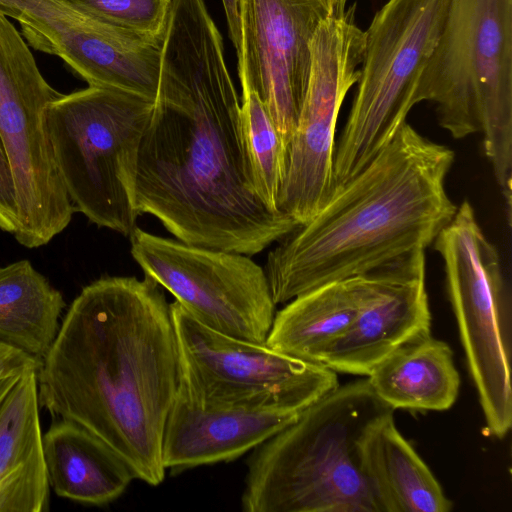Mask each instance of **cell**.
Wrapping results in <instances>:
<instances>
[{
    "label": "cell",
    "instance_id": "1",
    "mask_svg": "<svg viewBox=\"0 0 512 512\" xmlns=\"http://www.w3.org/2000/svg\"><path fill=\"white\" fill-rule=\"evenodd\" d=\"M134 197L139 214L157 218L176 239L248 256L298 226L254 190L241 105L204 0H171Z\"/></svg>",
    "mask_w": 512,
    "mask_h": 512
},
{
    "label": "cell",
    "instance_id": "2",
    "mask_svg": "<svg viewBox=\"0 0 512 512\" xmlns=\"http://www.w3.org/2000/svg\"><path fill=\"white\" fill-rule=\"evenodd\" d=\"M41 407L110 445L136 479H165L162 439L180 354L170 304L145 276L102 277L69 306L37 369Z\"/></svg>",
    "mask_w": 512,
    "mask_h": 512
},
{
    "label": "cell",
    "instance_id": "3",
    "mask_svg": "<svg viewBox=\"0 0 512 512\" xmlns=\"http://www.w3.org/2000/svg\"><path fill=\"white\" fill-rule=\"evenodd\" d=\"M454 159L449 147L405 123L268 254L264 271L274 303L426 250L457 210L445 187Z\"/></svg>",
    "mask_w": 512,
    "mask_h": 512
},
{
    "label": "cell",
    "instance_id": "4",
    "mask_svg": "<svg viewBox=\"0 0 512 512\" xmlns=\"http://www.w3.org/2000/svg\"><path fill=\"white\" fill-rule=\"evenodd\" d=\"M393 412L366 378L334 390L252 450L241 496L245 512H378L358 443Z\"/></svg>",
    "mask_w": 512,
    "mask_h": 512
},
{
    "label": "cell",
    "instance_id": "5",
    "mask_svg": "<svg viewBox=\"0 0 512 512\" xmlns=\"http://www.w3.org/2000/svg\"><path fill=\"white\" fill-rule=\"evenodd\" d=\"M418 103L435 104L455 139L482 133L507 207L512 179V0H449L423 71Z\"/></svg>",
    "mask_w": 512,
    "mask_h": 512
},
{
    "label": "cell",
    "instance_id": "6",
    "mask_svg": "<svg viewBox=\"0 0 512 512\" xmlns=\"http://www.w3.org/2000/svg\"><path fill=\"white\" fill-rule=\"evenodd\" d=\"M154 101L88 86L44 111L56 167L75 209L98 227L129 236L140 215L134 183L139 146Z\"/></svg>",
    "mask_w": 512,
    "mask_h": 512
},
{
    "label": "cell",
    "instance_id": "7",
    "mask_svg": "<svg viewBox=\"0 0 512 512\" xmlns=\"http://www.w3.org/2000/svg\"><path fill=\"white\" fill-rule=\"evenodd\" d=\"M449 0H388L365 31L357 89L335 142L334 191L392 140L414 105Z\"/></svg>",
    "mask_w": 512,
    "mask_h": 512
},
{
    "label": "cell",
    "instance_id": "8",
    "mask_svg": "<svg viewBox=\"0 0 512 512\" xmlns=\"http://www.w3.org/2000/svg\"><path fill=\"white\" fill-rule=\"evenodd\" d=\"M489 433L512 425L510 292L496 247L464 200L433 242Z\"/></svg>",
    "mask_w": 512,
    "mask_h": 512
},
{
    "label": "cell",
    "instance_id": "9",
    "mask_svg": "<svg viewBox=\"0 0 512 512\" xmlns=\"http://www.w3.org/2000/svg\"><path fill=\"white\" fill-rule=\"evenodd\" d=\"M350 4L326 18L311 41V68L293 136L285 148L277 209L298 225L334 192L335 131L342 103L357 83L365 31Z\"/></svg>",
    "mask_w": 512,
    "mask_h": 512
},
{
    "label": "cell",
    "instance_id": "10",
    "mask_svg": "<svg viewBox=\"0 0 512 512\" xmlns=\"http://www.w3.org/2000/svg\"><path fill=\"white\" fill-rule=\"evenodd\" d=\"M180 354L179 389L201 402H272L304 410L338 385L333 370L236 338L170 304Z\"/></svg>",
    "mask_w": 512,
    "mask_h": 512
},
{
    "label": "cell",
    "instance_id": "11",
    "mask_svg": "<svg viewBox=\"0 0 512 512\" xmlns=\"http://www.w3.org/2000/svg\"><path fill=\"white\" fill-rule=\"evenodd\" d=\"M131 255L145 276L192 317L224 334L265 343L275 306L264 268L248 255L164 238L137 226Z\"/></svg>",
    "mask_w": 512,
    "mask_h": 512
},
{
    "label": "cell",
    "instance_id": "12",
    "mask_svg": "<svg viewBox=\"0 0 512 512\" xmlns=\"http://www.w3.org/2000/svg\"><path fill=\"white\" fill-rule=\"evenodd\" d=\"M61 95L45 80L31 51L0 45V138L15 189L13 235L27 248L49 243L75 212L44 125L47 105Z\"/></svg>",
    "mask_w": 512,
    "mask_h": 512
},
{
    "label": "cell",
    "instance_id": "13",
    "mask_svg": "<svg viewBox=\"0 0 512 512\" xmlns=\"http://www.w3.org/2000/svg\"><path fill=\"white\" fill-rule=\"evenodd\" d=\"M34 49L61 58L89 86L155 101L164 44L159 34L103 22L66 0H0Z\"/></svg>",
    "mask_w": 512,
    "mask_h": 512
},
{
    "label": "cell",
    "instance_id": "14",
    "mask_svg": "<svg viewBox=\"0 0 512 512\" xmlns=\"http://www.w3.org/2000/svg\"><path fill=\"white\" fill-rule=\"evenodd\" d=\"M348 0H239L242 90L267 109L284 151L290 142L311 68V41L320 24Z\"/></svg>",
    "mask_w": 512,
    "mask_h": 512
},
{
    "label": "cell",
    "instance_id": "15",
    "mask_svg": "<svg viewBox=\"0 0 512 512\" xmlns=\"http://www.w3.org/2000/svg\"><path fill=\"white\" fill-rule=\"evenodd\" d=\"M425 266V249H417L364 274L367 296L362 308L318 364L367 377L400 346L430 333Z\"/></svg>",
    "mask_w": 512,
    "mask_h": 512
},
{
    "label": "cell",
    "instance_id": "16",
    "mask_svg": "<svg viewBox=\"0 0 512 512\" xmlns=\"http://www.w3.org/2000/svg\"><path fill=\"white\" fill-rule=\"evenodd\" d=\"M302 411L272 402L201 403L178 388L163 432V466L181 472L235 460L293 423Z\"/></svg>",
    "mask_w": 512,
    "mask_h": 512
},
{
    "label": "cell",
    "instance_id": "17",
    "mask_svg": "<svg viewBox=\"0 0 512 512\" xmlns=\"http://www.w3.org/2000/svg\"><path fill=\"white\" fill-rule=\"evenodd\" d=\"M36 372L23 374L0 406V512L49 510Z\"/></svg>",
    "mask_w": 512,
    "mask_h": 512
},
{
    "label": "cell",
    "instance_id": "18",
    "mask_svg": "<svg viewBox=\"0 0 512 512\" xmlns=\"http://www.w3.org/2000/svg\"><path fill=\"white\" fill-rule=\"evenodd\" d=\"M361 471L378 512H448L452 501L397 429L393 412L377 418L358 443Z\"/></svg>",
    "mask_w": 512,
    "mask_h": 512
},
{
    "label": "cell",
    "instance_id": "19",
    "mask_svg": "<svg viewBox=\"0 0 512 512\" xmlns=\"http://www.w3.org/2000/svg\"><path fill=\"white\" fill-rule=\"evenodd\" d=\"M50 487L60 497L87 505H106L120 497L133 479L127 462L105 441L66 419L43 435Z\"/></svg>",
    "mask_w": 512,
    "mask_h": 512
},
{
    "label": "cell",
    "instance_id": "20",
    "mask_svg": "<svg viewBox=\"0 0 512 512\" xmlns=\"http://www.w3.org/2000/svg\"><path fill=\"white\" fill-rule=\"evenodd\" d=\"M367 379L376 396L393 410H447L460 387L452 349L431 333L400 346Z\"/></svg>",
    "mask_w": 512,
    "mask_h": 512
},
{
    "label": "cell",
    "instance_id": "21",
    "mask_svg": "<svg viewBox=\"0 0 512 512\" xmlns=\"http://www.w3.org/2000/svg\"><path fill=\"white\" fill-rule=\"evenodd\" d=\"M366 296L363 275L298 295L275 313L266 344L289 356L318 363L327 346L354 321Z\"/></svg>",
    "mask_w": 512,
    "mask_h": 512
},
{
    "label": "cell",
    "instance_id": "22",
    "mask_svg": "<svg viewBox=\"0 0 512 512\" xmlns=\"http://www.w3.org/2000/svg\"><path fill=\"white\" fill-rule=\"evenodd\" d=\"M64 307L62 294L28 260L0 267V342L41 362Z\"/></svg>",
    "mask_w": 512,
    "mask_h": 512
},
{
    "label": "cell",
    "instance_id": "23",
    "mask_svg": "<svg viewBox=\"0 0 512 512\" xmlns=\"http://www.w3.org/2000/svg\"><path fill=\"white\" fill-rule=\"evenodd\" d=\"M241 124L244 148L254 190L272 212L283 175L284 147L267 109L251 90H242Z\"/></svg>",
    "mask_w": 512,
    "mask_h": 512
},
{
    "label": "cell",
    "instance_id": "24",
    "mask_svg": "<svg viewBox=\"0 0 512 512\" xmlns=\"http://www.w3.org/2000/svg\"><path fill=\"white\" fill-rule=\"evenodd\" d=\"M89 15L128 30L165 31L171 0H66Z\"/></svg>",
    "mask_w": 512,
    "mask_h": 512
},
{
    "label": "cell",
    "instance_id": "25",
    "mask_svg": "<svg viewBox=\"0 0 512 512\" xmlns=\"http://www.w3.org/2000/svg\"><path fill=\"white\" fill-rule=\"evenodd\" d=\"M17 225L15 189L9 162L0 138V229L14 233Z\"/></svg>",
    "mask_w": 512,
    "mask_h": 512
},
{
    "label": "cell",
    "instance_id": "26",
    "mask_svg": "<svg viewBox=\"0 0 512 512\" xmlns=\"http://www.w3.org/2000/svg\"><path fill=\"white\" fill-rule=\"evenodd\" d=\"M40 361L0 342V378L37 371Z\"/></svg>",
    "mask_w": 512,
    "mask_h": 512
},
{
    "label": "cell",
    "instance_id": "27",
    "mask_svg": "<svg viewBox=\"0 0 512 512\" xmlns=\"http://www.w3.org/2000/svg\"><path fill=\"white\" fill-rule=\"evenodd\" d=\"M222 3L226 14L230 38L238 53L241 46L239 0H222Z\"/></svg>",
    "mask_w": 512,
    "mask_h": 512
},
{
    "label": "cell",
    "instance_id": "28",
    "mask_svg": "<svg viewBox=\"0 0 512 512\" xmlns=\"http://www.w3.org/2000/svg\"><path fill=\"white\" fill-rule=\"evenodd\" d=\"M21 376L22 375H14L0 378V406Z\"/></svg>",
    "mask_w": 512,
    "mask_h": 512
}]
</instances>
